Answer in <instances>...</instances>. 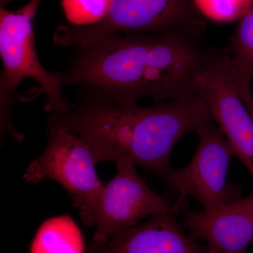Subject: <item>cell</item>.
Listing matches in <instances>:
<instances>
[{
  "label": "cell",
  "instance_id": "6da1fadb",
  "mask_svg": "<svg viewBox=\"0 0 253 253\" xmlns=\"http://www.w3.org/2000/svg\"><path fill=\"white\" fill-rule=\"evenodd\" d=\"M204 26L149 34L107 36L75 44L63 86L83 95L137 103L189 99L199 94L196 78L211 58L201 42Z\"/></svg>",
  "mask_w": 253,
  "mask_h": 253
},
{
  "label": "cell",
  "instance_id": "7a4b0ae2",
  "mask_svg": "<svg viewBox=\"0 0 253 253\" xmlns=\"http://www.w3.org/2000/svg\"><path fill=\"white\" fill-rule=\"evenodd\" d=\"M211 120L200 93L150 106L81 94L68 113H50L46 123L80 136L96 164L127 158L165 178L172 169L170 156L176 143Z\"/></svg>",
  "mask_w": 253,
  "mask_h": 253
},
{
  "label": "cell",
  "instance_id": "3957f363",
  "mask_svg": "<svg viewBox=\"0 0 253 253\" xmlns=\"http://www.w3.org/2000/svg\"><path fill=\"white\" fill-rule=\"evenodd\" d=\"M42 0H29L17 11L0 6V56L3 71L0 79L1 134L22 141L24 136L11 122V111L16 101V89L23 80H34L45 94L46 112L62 115L72 104L63 97V73H51L42 66L37 54L33 21Z\"/></svg>",
  "mask_w": 253,
  "mask_h": 253
},
{
  "label": "cell",
  "instance_id": "277c9868",
  "mask_svg": "<svg viewBox=\"0 0 253 253\" xmlns=\"http://www.w3.org/2000/svg\"><path fill=\"white\" fill-rule=\"evenodd\" d=\"M47 126L46 149L29 165L23 179L35 184L45 179L59 183L71 196L83 224L92 226L94 208L104 187L92 151L76 134L56 125Z\"/></svg>",
  "mask_w": 253,
  "mask_h": 253
},
{
  "label": "cell",
  "instance_id": "5b68a950",
  "mask_svg": "<svg viewBox=\"0 0 253 253\" xmlns=\"http://www.w3.org/2000/svg\"><path fill=\"white\" fill-rule=\"evenodd\" d=\"M204 26L192 0H113L109 14L92 26H61L59 44L73 45L107 36L149 34L184 27Z\"/></svg>",
  "mask_w": 253,
  "mask_h": 253
},
{
  "label": "cell",
  "instance_id": "8992f818",
  "mask_svg": "<svg viewBox=\"0 0 253 253\" xmlns=\"http://www.w3.org/2000/svg\"><path fill=\"white\" fill-rule=\"evenodd\" d=\"M199 144L189 164L172 169L165 179L179 194L178 206L188 196L201 203L204 211H212L241 199L239 186L227 182L234 149L219 127L208 121L196 129Z\"/></svg>",
  "mask_w": 253,
  "mask_h": 253
},
{
  "label": "cell",
  "instance_id": "52a82bcc",
  "mask_svg": "<svg viewBox=\"0 0 253 253\" xmlns=\"http://www.w3.org/2000/svg\"><path fill=\"white\" fill-rule=\"evenodd\" d=\"M116 166L117 172L104 184L94 208L95 231L89 249L100 247L113 234L136 225L145 217L174 212L168 201L138 174L132 161L121 158Z\"/></svg>",
  "mask_w": 253,
  "mask_h": 253
},
{
  "label": "cell",
  "instance_id": "ba28073f",
  "mask_svg": "<svg viewBox=\"0 0 253 253\" xmlns=\"http://www.w3.org/2000/svg\"><path fill=\"white\" fill-rule=\"evenodd\" d=\"M196 84L211 118L253 177V117L233 77L229 51H212Z\"/></svg>",
  "mask_w": 253,
  "mask_h": 253
},
{
  "label": "cell",
  "instance_id": "9c48e42d",
  "mask_svg": "<svg viewBox=\"0 0 253 253\" xmlns=\"http://www.w3.org/2000/svg\"><path fill=\"white\" fill-rule=\"evenodd\" d=\"M183 226L192 239L206 241L209 253H247L253 239V191L214 211L188 212Z\"/></svg>",
  "mask_w": 253,
  "mask_h": 253
},
{
  "label": "cell",
  "instance_id": "30bf717a",
  "mask_svg": "<svg viewBox=\"0 0 253 253\" xmlns=\"http://www.w3.org/2000/svg\"><path fill=\"white\" fill-rule=\"evenodd\" d=\"M88 253H209L184 231L174 212L151 216L141 224L113 234Z\"/></svg>",
  "mask_w": 253,
  "mask_h": 253
},
{
  "label": "cell",
  "instance_id": "8fae6325",
  "mask_svg": "<svg viewBox=\"0 0 253 253\" xmlns=\"http://www.w3.org/2000/svg\"><path fill=\"white\" fill-rule=\"evenodd\" d=\"M30 253H85L83 234L68 214L50 218L37 231Z\"/></svg>",
  "mask_w": 253,
  "mask_h": 253
},
{
  "label": "cell",
  "instance_id": "7c38bea8",
  "mask_svg": "<svg viewBox=\"0 0 253 253\" xmlns=\"http://www.w3.org/2000/svg\"><path fill=\"white\" fill-rule=\"evenodd\" d=\"M231 40L230 66L240 94L252 91L253 78V4L239 20Z\"/></svg>",
  "mask_w": 253,
  "mask_h": 253
},
{
  "label": "cell",
  "instance_id": "4fadbf2b",
  "mask_svg": "<svg viewBox=\"0 0 253 253\" xmlns=\"http://www.w3.org/2000/svg\"><path fill=\"white\" fill-rule=\"evenodd\" d=\"M113 0H61L66 19L71 25L88 26L102 21L109 14Z\"/></svg>",
  "mask_w": 253,
  "mask_h": 253
},
{
  "label": "cell",
  "instance_id": "5bb4252c",
  "mask_svg": "<svg viewBox=\"0 0 253 253\" xmlns=\"http://www.w3.org/2000/svg\"><path fill=\"white\" fill-rule=\"evenodd\" d=\"M201 15L217 23L239 21L252 7L253 0H192Z\"/></svg>",
  "mask_w": 253,
  "mask_h": 253
},
{
  "label": "cell",
  "instance_id": "9a60e30c",
  "mask_svg": "<svg viewBox=\"0 0 253 253\" xmlns=\"http://www.w3.org/2000/svg\"><path fill=\"white\" fill-rule=\"evenodd\" d=\"M243 101H244L246 107L249 110L250 113H251L253 117V94H250L247 96L242 98Z\"/></svg>",
  "mask_w": 253,
  "mask_h": 253
},
{
  "label": "cell",
  "instance_id": "2e32d148",
  "mask_svg": "<svg viewBox=\"0 0 253 253\" xmlns=\"http://www.w3.org/2000/svg\"><path fill=\"white\" fill-rule=\"evenodd\" d=\"M251 244L253 245V241H252V244Z\"/></svg>",
  "mask_w": 253,
  "mask_h": 253
}]
</instances>
